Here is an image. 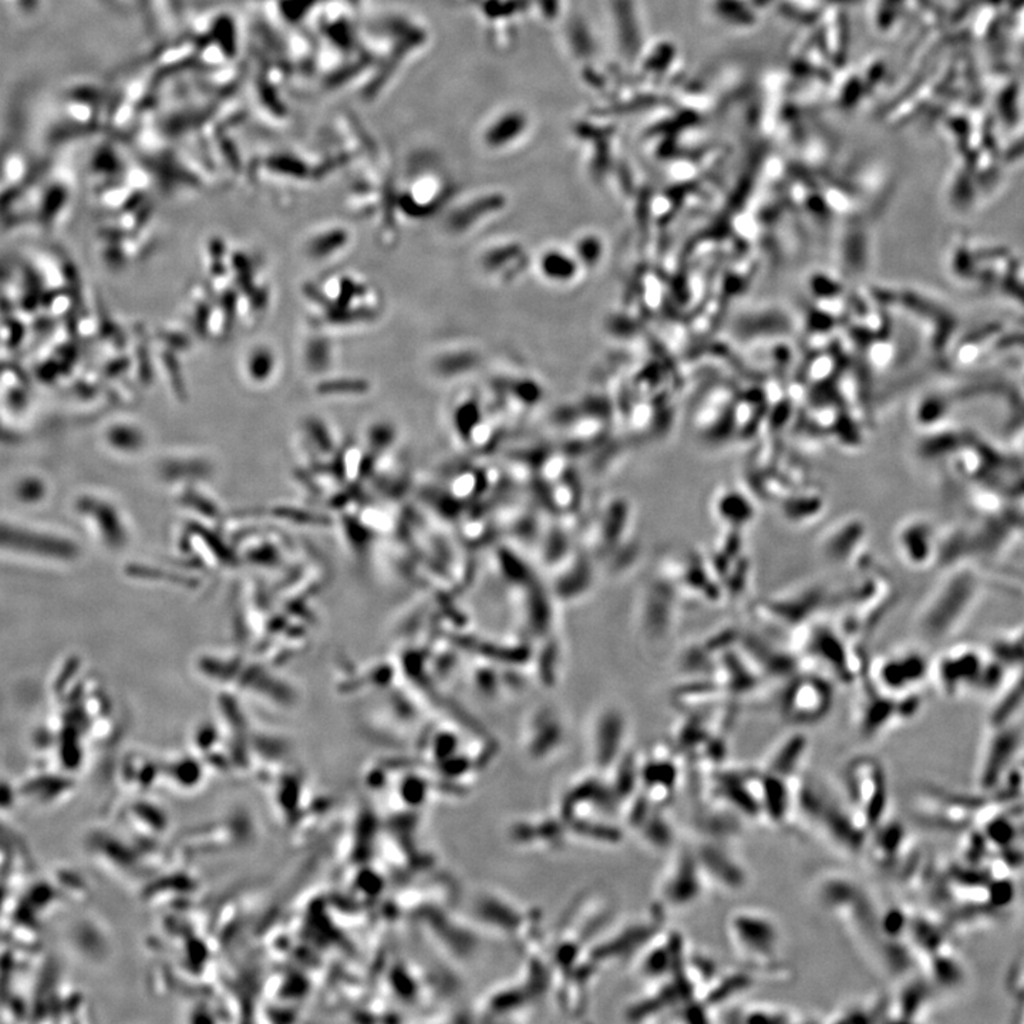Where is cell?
Here are the masks:
<instances>
[{
    "label": "cell",
    "instance_id": "cell-1",
    "mask_svg": "<svg viewBox=\"0 0 1024 1024\" xmlns=\"http://www.w3.org/2000/svg\"><path fill=\"white\" fill-rule=\"evenodd\" d=\"M810 891L823 911L840 921L871 965H878L880 971L893 976L905 975L911 966V951L899 940L884 938L877 901L854 875L838 869L822 871L811 880Z\"/></svg>",
    "mask_w": 1024,
    "mask_h": 1024
},
{
    "label": "cell",
    "instance_id": "cell-2",
    "mask_svg": "<svg viewBox=\"0 0 1024 1024\" xmlns=\"http://www.w3.org/2000/svg\"><path fill=\"white\" fill-rule=\"evenodd\" d=\"M727 942L744 966L758 979L787 980V971L778 961L781 929L776 917L763 908H737L726 917Z\"/></svg>",
    "mask_w": 1024,
    "mask_h": 1024
},
{
    "label": "cell",
    "instance_id": "cell-3",
    "mask_svg": "<svg viewBox=\"0 0 1024 1024\" xmlns=\"http://www.w3.org/2000/svg\"><path fill=\"white\" fill-rule=\"evenodd\" d=\"M842 781L848 810L869 834L888 818L889 782L884 764L873 755H856L846 764Z\"/></svg>",
    "mask_w": 1024,
    "mask_h": 1024
},
{
    "label": "cell",
    "instance_id": "cell-4",
    "mask_svg": "<svg viewBox=\"0 0 1024 1024\" xmlns=\"http://www.w3.org/2000/svg\"><path fill=\"white\" fill-rule=\"evenodd\" d=\"M995 729L998 731L982 745L976 764V786L984 794L1000 792L1002 795V790L1013 781L1021 767L1019 752L1023 740L1017 730L1008 729L1003 723L996 725Z\"/></svg>",
    "mask_w": 1024,
    "mask_h": 1024
},
{
    "label": "cell",
    "instance_id": "cell-5",
    "mask_svg": "<svg viewBox=\"0 0 1024 1024\" xmlns=\"http://www.w3.org/2000/svg\"><path fill=\"white\" fill-rule=\"evenodd\" d=\"M704 884L701 868L692 848L680 850L671 861L661 883V902L671 910H684L702 898Z\"/></svg>",
    "mask_w": 1024,
    "mask_h": 1024
},
{
    "label": "cell",
    "instance_id": "cell-6",
    "mask_svg": "<svg viewBox=\"0 0 1024 1024\" xmlns=\"http://www.w3.org/2000/svg\"><path fill=\"white\" fill-rule=\"evenodd\" d=\"M693 851L706 888H716L723 892H739L748 885V871L719 842H703L693 848Z\"/></svg>",
    "mask_w": 1024,
    "mask_h": 1024
},
{
    "label": "cell",
    "instance_id": "cell-7",
    "mask_svg": "<svg viewBox=\"0 0 1024 1024\" xmlns=\"http://www.w3.org/2000/svg\"><path fill=\"white\" fill-rule=\"evenodd\" d=\"M908 836L905 827L893 819H885L868 834L864 855H868L875 868L898 869L905 860Z\"/></svg>",
    "mask_w": 1024,
    "mask_h": 1024
},
{
    "label": "cell",
    "instance_id": "cell-8",
    "mask_svg": "<svg viewBox=\"0 0 1024 1024\" xmlns=\"http://www.w3.org/2000/svg\"><path fill=\"white\" fill-rule=\"evenodd\" d=\"M757 975L749 966L726 973L719 972L715 979L698 995V999L711 1010L721 1008L731 1000L740 998L757 985Z\"/></svg>",
    "mask_w": 1024,
    "mask_h": 1024
},
{
    "label": "cell",
    "instance_id": "cell-9",
    "mask_svg": "<svg viewBox=\"0 0 1024 1024\" xmlns=\"http://www.w3.org/2000/svg\"><path fill=\"white\" fill-rule=\"evenodd\" d=\"M928 986L922 979H906L896 995L887 998L888 1022H915L928 1007Z\"/></svg>",
    "mask_w": 1024,
    "mask_h": 1024
},
{
    "label": "cell",
    "instance_id": "cell-10",
    "mask_svg": "<svg viewBox=\"0 0 1024 1024\" xmlns=\"http://www.w3.org/2000/svg\"><path fill=\"white\" fill-rule=\"evenodd\" d=\"M809 741L803 735H792L780 741L768 753L762 770L782 780L791 781L800 776L801 766L807 754Z\"/></svg>",
    "mask_w": 1024,
    "mask_h": 1024
},
{
    "label": "cell",
    "instance_id": "cell-11",
    "mask_svg": "<svg viewBox=\"0 0 1024 1024\" xmlns=\"http://www.w3.org/2000/svg\"><path fill=\"white\" fill-rule=\"evenodd\" d=\"M735 1022L741 1023H795L797 1014L789 1008L777 1004L757 1003L737 1010Z\"/></svg>",
    "mask_w": 1024,
    "mask_h": 1024
},
{
    "label": "cell",
    "instance_id": "cell-12",
    "mask_svg": "<svg viewBox=\"0 0 1024 1024\" xmlns=\"http://www.w3.org/2000/svg\"><path fill=\"white\" fill-rule=\"evenodd\" d=\"M571 259L563 257V255L551 254L548 257L542 259V268H544L545 275L553 277H571L573 272V266Z\"/></svg>",
    "mask_w": 1024,
    "mask_h": 1024
},
{
    "label": "cell",
    "instance_id": "cell-13",
    "mask_svg": "<svg viewBox=\"0 0 1024 1024\" xmlns=\"http://www.w3.org/2000/svg\"><path fill=\"white\" fill-rule=\"evenodd\" d=\"M1022 778H1023V790H1024V762L1022 763Z\"/></svg>",
    "mask_w": 1024,
    "mask_h": 1024
}]
</instances>
